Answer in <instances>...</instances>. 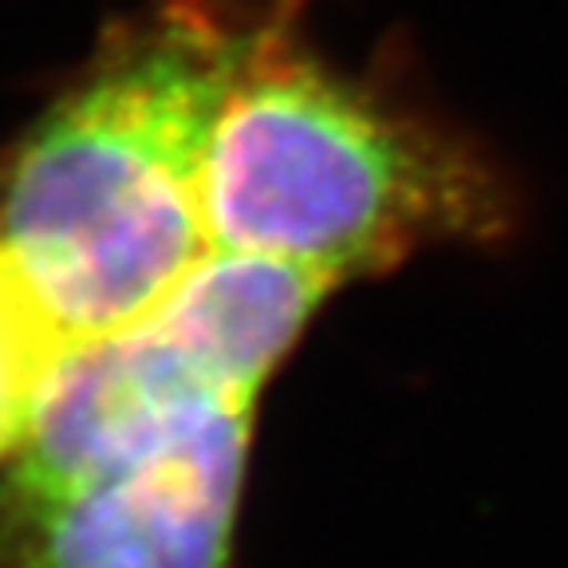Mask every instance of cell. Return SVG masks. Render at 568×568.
I'll list each match as a JSON object with an SVG mask.
<instances>
[{
	"instance_id": "cell-1",
	"label": "cell",
	"mask_w": 568,
	"mask_h": 568,
	"mask_svg": "<svg viewBox=\"0 0 568 568\" xmlns=\"http://www.w3.org/2000/svg\"><path fill=\"white\" fill-rule=\"evenodd\" d=\"M257 0H159L24 134L0 186V241L83 344L151 316L222 233L205 142Z\"/></svg>"
},
{
	"instance_id": "cell-2",
	"label": "cell",
	"mask_w": 568,
	"mask_h": 568,
	"mask_svg": "<svg viewBox=\"0 0 568 568\" xmlns=\"http://www.w3.org/2000/svg\"><path fill=\"white\" fill-rule=\"evenodd\" d=\"M202 182L230 245L347 288L426 248L486 245L514 222L506 182L470 142L312 48L301 0H257Z\"/></svg>"
},
{
	"instance_id": "cell-3",
	"label": "cell",
	"mask_w": 568,
	"mask_h": 568,
	"mask_svg": "<svg viewBox=\"0 0 568 568\" xmlns=\"http://www.w3.org/2000/svg\"><path fill=\"white\" fill-rule=\"evenodd\" d=\"M68 339L0 241V458L24 446Z\"/></svg>"
}]
</instances>
